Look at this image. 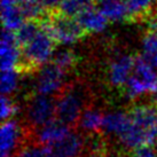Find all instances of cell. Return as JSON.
Listing matches in <instances>:
<instances>
[{
    "mask_svg": "<svg viewBox=\"0 0 157 157\" xmlns=\"http://www.w3.org/2000/svg\"><path fill=\"white\" fill-rule=\"evenodd\" d=\"M55 44L56 41L41 22V29L35 38L21 47L22 55L16 70L20 74H26L35 71L38 68L40 69L52 60L55 53Z\"/></svg>",
    "mask_w": 157,
    "mask_h": 157,
    "instance_id": "1",
    "label": "cell"
},
{
    "mask_svg": "<svg viewBox=\"0 0 157 157\" xmlns=\"http://www.w3.org/2000/svg\"><path fill=\"white\" fill-rule=\"evenodd\" d=\"M55 118L71 128L78 126L84 109V92L77 86L63 87L55 98Z\"/></svg>",
    "mask_w": 157,
    "mask_h": 157,
    "instance_id": "2",
    "label": "cell"
},
{
    "mask_svg": "<svg viewBox=\"0 0 157 157\" xmlns=\"http://www.w3.org/2000/svg\"><path fill=\"white\" fill-rule=\"evenodd\" d=\"M41 22L47 28L56 44H75L79 39H82L84 36L87 35L77 18L63 15L59 12L52 13L47 20L45 18Z\"/></svg>",
    "mask_w": 157,
    "mask_h": 157,
    "instance_id": "3",
    "label": "cell"
},
{
    "mask_svg": "<svg viewBox=\"0 0 157 157\" xmlns=\"http://www.w3.org/2000/svg\"><path fill=\"white\" fill-rule=\"evenodd\" d=\"M56 101L51 95L36 94L26 105V117L32 128H39L55 119Z\"/></svg>",
    "mask_w": 157,
    "mask_h": 157,
    "instance_id": "4",
    "label": "cell"
},
{
    "mask_svg": "<svg viewBox=\"0 0 157 157\" xmlns=\"http://www.w3.org/2000/svg\"><path fill=\"white\" fill-rule=\"evenodd\" d=\"M66 72L67 71L53 61L44 64L40 68L37 77L36 92L44 95H52L53 93L60 92L63 88V79Z\"/></svg>",
    "mask_w": 157,
    "mask_h": 157,
    "instance_id": "5",
    "label": "cell"
},
{
    "mask_svg": "<svg viewBox=\"0 0 157 157\" xmlns=\"http://www.w3.org/2000/svg\"><path fill=\"white\" fill-rule=\"evenodd\" d=\"M84 139L77 132L71 131L64 138L45 146L47 157H79L83 151Z\"/></svg>",
    "mask_w": 157,
    "mask_h": 157,
    "instance_id": "6",
    "label": "cell"
},
{
    "mask_svg": "<svg viewBox=\"0 0 157 157\" xmlns=\"http://www.w3.org/2000/svg\"><path fill=\"white\" fill-rule=\"evenodd\" d=\"M22 51L16 41L15 32L7 29H2L1 33V47H0V57H1V71L2 70L16 69L21 61Z\"/></svg>",
    "mask_w": 157,
    "mask_h": 157,
    "instance_id": "7",
    "label": "cell"
},
{
    "mask_svg": "<svg viewBox=\"0 0 157 157\" xmlns=\"http://www.w3.org/2000/svg\"><path fill=\"white\" fill-rule=\"evenodd\" d=\"M135 56L122 55L110 64L109 82L115 87H124L133 74Z\"/></svg>",
    "mask_w": 157,
    "mask_h": 157,
    "instance_id": "8",
    "label": "cell"
},
{
    "mask_svg": "<svg viewBox=\"0 0 157 157\" xmlns=\"http://www.w3.org/2000/svg\"><path fill=\"white\" fill-rule=\"evenodd\" d=\"M23 130L20 127L18 123L14 119H7L2 122L0 138H1V154H10L20 147L21 139H23ZM16 154V153H15ZM15 157V155H14Z\"/></svg>",
    "mask_w": 157,
    "mask_h": 157,
    "instance_id": "9",
    "label": "cell"
},
{
    "mask_svg": "<svg viewBox=\"0 0 157 157\" xmlns=\"http://www.w3.org/2000/svg\"><path fill=\"white\" fill-rule=\"evenodd\" d=\"M77 20L84 28L86 33H99L105 30L108 25V18L98 9L95 5L84 9L77 15Z\"/></svg>",
    "mask_w": 157,
    "mask_h": 157,
    "instance_id": "10",
    "label": "cell"
},
{
    "mask_svg": "<svg viewBox=\"0 0 157 157\" xmlns=\"http://www.w3.org/2000/svg\"><path fill=\"white\" fill-rule=\"evenodd\" d=\"M71 127L66 125L64 123L60 122L59 119H53L52 122L45 124L44 126L39 127L37 133V144H41L43 147L52 144L54 141L64 138L67 134L71 132Z\"/></svg>",
    "mask_w": 157,
    "mask_h": 157,
    "instance_id": "11",
    "label": "cell"
},
{
    "mask_svg": "<svg viewBox=\"0 0 157 157\" xmlns=\"http://www.w3.org/2000/svg\"><path fill=\"white\" fill-rule=\"evenodd\" d=\"M96 7L109 22H122L131 18L125 0H99Z\"/></svg>",
    "mask_w": 157,
    "mask_h": 157,
    "instance_id": "12",
    "label": "cell"
},
{
    "mask_svg": "<svg viewBox=\"0 0 157 157\" xmlns=\"http://www.w3.org/2000/svg\"><path fill=\"white\" fill-rule=\"evenodd\" d=\"M132 118L130 116V113H124V111H116L111 113L109 115H105L103 119V127L102 131L107 133H113V134L121 135L123 132H125L131 126Z\"/></svg>",
    "mask_w": 157,
    "mask_h": 157,
    "instance_id": "13",
    "label": "cell"
},
{
    "mask_svg": "<svg viewBox=\"0 0 157 157\" xmlns=\"http://www.w3.org/2000/svg\"><path fill=\"white\" fill-rule=\"evenodd\" d=\"M105 115L99 109L86 107L79 119V126L90 134H100L103 127Z\"/></svg>",
    "mask_w": 157,
    "mask_h": 157,
    "instance_id": "14",
    "label": "cell"
},
{
    "mask_svg": "<svg viewBox=\"0 0 157 157\" xmlns=\"http://www.w3.org/2000/svg\"><path fill=\"white\" fill-rule=\"evenodd\" d=\"M17 6L25 20L43 21L47 18V10L38 0H18Z\"/></svg>",
    "mask_w": 157,
    "mask_h": 157,
    "instance_id": "15",
    "label": "cell"
},
{
    "mask_svg": "<svg viewBox=\"0 0 157 157\" xmlns=\"http://www.w3.org/2000/svg\"><path fill=\"white\" fill-rule=\"evenodd\" d=\"M1 21L4 29L16 32L23 23L25 22V18L21 13L18 6H13L7 8H1Z\"/></svg>",
    "mask_w": 157,
    "mask_h": 157,
    "instance_id": "16",
    "label": "cell"
},
{
    "mask_svg": "<svg viewBox=\"0 0 157 157\" xmlns=\"http://www.w3.org/2000/svg\"><path fill=\"white\" fill-rule=\"evenodd\" d=\"M41 29V21L37 20H25V22L23 23L21 28L15 32L16 41L20 45V47H22L26 45L30 40H32L36 37Z\"/></svg>",
    "mask_w": 157,
    "mask_h": 157,
    "instance_id": "17",
    "label": "cell"
},
{
    "mask_svg": "<svg viewBox=\"0 0 157 157\" xmlns=\"http://www.w3.org/2000/svg\"><path fill=\"white\" fill-rule=\"evenodd\" d=\"M94 2L95 0H62L56 12L67 16L77 17V15L82 13L84 9L94 6Z\"/></svg>",
    "mask_w": 157,
    "mask_h": 157,
    "instance_id": "18",
    "label": "cell"
},
{
    "mask_svg": "<svg viewBox=\"0 0 157 157\" xmlns=\"http://www.w3.org/2000/svg\"><path fill=\"white\" fill-rule=\"evenodd\" d=\"M142 52L147 57L157 54V18L150 22L148 31L142 39Z\"/></svg>",
    "mask_w": 157,
    "mask_h": 157,
    "instance_id": "19",
    "label": "cell"
},
{
    "mask_svg": "<svg viewBox=\"0 0 157 157\" xmlns=\"http://www.w3.org/2000/svg\"><path fill=\"white\" fill-rule=\"evenodd\" d=\"M18 72L16 69L2 70L1 71V93L2 95H8L12 94L18 84Z\"/></svg>",
    "mask_w": 157,
    "mask_h": 157,
    "instance_id": "20",
    "label": "cell"
},
{
    "mask_svg": "<svg viewBox=\"0 0 157 157\" xmlns=\"http://www.w3.org/2000/svg\"><path fill=\"white\" fill-rule=\"evenodd\" d=\"M51 61L56 63L64 71H68L71 68H74L75 64L77 63V56L71 49H60L56 53H54Z\"/></svg>",
    "mask_w": 157,
    "mask_h": 157,
    "instance_id": "21",
    "label": "cell"
},
{
    "mask_svg": "<svg viewBox=\"0 0 157 157\" xmlns=\"http://www.w3.org/2000/svg\"><path fill=\"white\" fill-rule=\"evenodd\" d=\"M155 0H125L131 18L140 17L147 13Z\"/></svg>",
    "mask_w": 157,
    "mask_h": 157,
    "instance_id": "22",
    "label": "cell"
},
{
    "mask_svg": "<svg viewBox=\"0 0 157 157\" xmlns=\"http://www.w3.org/2000/svg\"><path fill=\"white\" fill-rule=\"evenodd\" d=\"M15 157H47V155L44 147L38 144L20 148L15 154Z\"/></svg>",
    "mask_w": 157,
    "mask_h": 157,
    "instance_id": "23",
    "label": "cell"
},
{
    "mask_svg": "<svg viewBox=\"0 0 157 157\" xmlns=\"http://www.w3.org/2000/svg\"><path fill=\"white\" fill-rule=\"evenodd\" d=\"M18 107L13 100L9 99L8 95H2L1 98V119L2 122L10 119L15 113H17Z\"/></svg>",
    "mask_w": 157,
    "mask_h": 157,
    "instance_id": "24",
    "label": "cell"
},
{
    "mask_svg": "<svg viewBox=\"0 0 157 157\" xmlns=\"http://www.w3.org/2000/svg\"><path fill=\"white\" fill-rule=\"evenodd\" d=\"M131 157H157V144H144L132 149Z\"/></svg>",
    "mask_w": 157,
    "mask_h": 157,
    "instance_id": "25",
    "label": "cell"
},
{
    "mask_svg": "<svg viewBox=\"0 0 157 157\" xmlns=\"http://www.w3.org/2000/svg\"><path fill=\"white\" fill-rule=\"evenodd\" d=\"M38 1L43 5V7H44L47 12L57 10L62 2V0H38Z\"/></svg>",
    "mask_w": 157,
    "mask_h": 157,
    "instance_id": "26",
    "label": "cell"
},
{
    "mask_svg": "<svg viewBox=\"0 0 157 157\" xmlns=\"http://www.w3.org/2000/svg\"><path fill=\"white\" fill-rule=\"evenodd\" d=\"M93 148L94 149L91 151V154H90L88 157H105V147H103L102 144H95Z\"/></svg>",
    "mask_w": 157,
    "mask_h": 157,
    "instance_id": "27",
    "label": "cell"
},
{
    "mask_svg": "<svg viewBox=\"0 0 157 157\" xmlns=\"http://www.w3.org/2000/svg\"><path fill=\"white\" fill-rule=\"evenodd\" d=\"M18 0H1V8H7V7H13L17 6Z\"/></svg>",
    "mask_w": 157,
    "mask_h": 157,
    "instance_id": "28",
    "label": "cell"
},
{
    "mask_svg": "<svg viewBox=\"0 0 157 157\" xmlns=\"http://www.w3.org/2000/svg\"><path fill=\"white\" fill-rule=\"evenodd\" d=\"M148 59H149V61L151 62V64H153V66L157 69V54H155V55H153V56L148 57Z\"/></svg>",
    "mask_w": 157,
    "mask_h": 157,
    "instance_id": "29",
    "label": "cell"
},
{
    "mask_svg": "<svg viewBox=\"0 0 157 157\" xmlns=\"http://www.w3.org/2000/svg\"><path fill=\"white\" fill-rule=\"evenodd\" d=\"M95 1H99V0H95Z\"/></svg>",
    "mask_w": 157,
    "mask_h": 157,
    "instance_id": "30",
    "label": "cell"
}]
</instances>
